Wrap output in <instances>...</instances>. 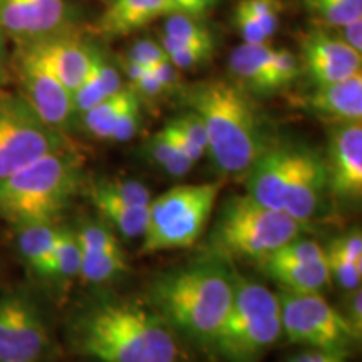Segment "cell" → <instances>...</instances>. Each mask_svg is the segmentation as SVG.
Masks as SVG:
<instances>
[{
	"instance_id": "obj_1",
	"label": "cell",
	"mask_w": 362,
	"mask_h": 362,
	"mask_svg": "<svg viewBox=\"0 0 362 362\" xmlns=\"http://www.w3.org/2000/svg\"><path fill=\"white\" fill-rule=\"evenodd\" d=\"M69 346L93 362L183 361L180 337L146 298H93L72 315Z\"/></svg>"
},
{
	"instance_id": "obj_2",
	"label": "cell",
	"mask_w": 362,
	"mask_h": 362,
	"mask_svg": "<svg viewBox=\"0 0 362 362\" xmlns=\"http://www.w3.org/2000/svg\"><path fill=\"white\" fill-rule=\"evenodd\" d=\"M233 270L220 260L180 267L153 280L146 300L180 339L210 351L228 315Z\"/></svg>"
},
{
	"instance_id": "obj_3",
	"label": "cell",
	"mask_w": 362,
	"mask_h": 362,
	"mask_svg": "<svg viewBox=\"0 0 362 362\" xmlns=\"http://www.w3.org/2000/svg\"><path fill=\"white\" fill-rule=\"evenodd\" d=\"M187 104L205 124L206 153L220 173L245 175L270 144L255 104L235 81L194 84L187 90Z\"/></svg>"
},
{
	"instance_id": "obj_4",
	"label": "cell",
	"mask_w": 362,
	"mask_h": 362,
	"mask_svg": "<svg viewBox=\"0 0 362 362\" xmlns=\"http://www.w3.org/2000/svg\"><path fill=\"white\" fill-rule=\"evenodd\" d=\"M74 146L49 153L0 180V220L12 226L56 221L81 187Z\"/></svg>"
},
{
	"instance_id": "obj_5",
	"label": "cell",
	"mask_w": 362,
	"mask_h": 362,
	"mask_svg": "<svg viewBox=\"0 0 362 362\" xmlns=\"http://www.w3.org/2000/svg\"><path fill=\"white\" fill-rule=\"evenodd\" d=\"M300 226L284 210L262 205L248 194H237L221 206L211 240L216 252L262 262L297 238Z\"/></svg>"
},
{
	"instance_id": "obj_6",
	"label": "cell",
	"mask_w": 362,
	"mask_h": 362,
	"mask_svg": "<svg viewBox=\"0 0 362 362\" xmlns=\"http://www.w3.org/2000/svg\"><path fill=\"white\" fill-rule=\"evenodd\" d=\"M223 181L178 185L151 198L143 233V253L193 247L205 233Z\"/></svg>"
},
{
	"instance_id": "obj_7",
	"label": "cell",
	"mask_w": 362,
	"mask_h": 362,
	"mask_svg": "<svg viewBox=\"0 0 362 362\" xmlns=\"http://www.w3.org/2000/svg\"><path fill=\"white\" fill-rule=\"evenodd\" d=\"M282 336L296 346L332 352L347 357L361 337L346 317L330 305L322 293H292L280 291Z\"/></svg>"
},
{
	"instance_id": "obj_8",
	"label": "cell",
	"mask_w": 362,
	"mask_h": 362,
	"mask_svg": "<svg viewBox=\"0 0 362 362\" xmlns=\"http://www.w3.org/2000/svg\"><path fill=\"white\" fill-rule=\"evenodd\" d=\"M72 143L44 123L22 94L0 90V180Z\"/></svg>"
},
{
	"instance_id": "obj_9",
	"label": "cell",
	"mask_w": 362,
	"mask_h": 362,
	"mask_svg": "<svg viewBox=\"0 0 362 362\" xmlns=\"http://www.w3.org/2000/svg\"><path fill=\"white\" fill-rule=\"evenodd\" d=\"M13 69L21 83L22 98L40 119L67 134L79 119L72 93L44 62L33 45H19Z\"/></svg>"
},
{
	"instance_id": "obj_10",
	"label": "cell",
	"mask_w": 362,
	"mask_h": 362,
	"mask_svg": "<svg viewBox=\"0 0 362 362\" xmlns=\"http://www.w3.org/2000/svg\"><path fill=\"white\" fill-rule=\"evenodd\" d=\"M49 347L47 324L35 302L19 292L0 296V362H40Z\"/></svg>"
},
{
	"instance_id": "obj_11",
	"label": "cell",
	"mask_w": 362,
	"mask_h": 362,
	"mask_svg": "<svg viewBox=\"0 0 362 362\" xmlns=\"http://www.w3.org/2000/svg\"><path fill=\"white\" fill-rule=\"evenodd\" d=\"M280 337V310H253L226 317L210 351L223 362H259Z\"/></svg>"
},
{
	"instance_id": "obj_12",
	"label": "cell",
	"mask_w": 362,
	"mask_h": 362,
	"mask_svg": "<svg viewBox=\"0 0 362 362\" xmlns=\"http://www.w3.org/2000/svg\"><path fill=\"white\" fill-rule=\"evenodd\" d=\"M0 30L17 45L35 44L72 30L66 0H0Z\"/></svg>"
},
{
	"instance_id": "obj_13",
	"label": "cell",
	"mask_w": 362,
	"mask_h": 362,
	"mask_svg": "<svg viewBox=\"0 0 362 362\" xmlns=\"http://www.w3.org/2000/svg\"><path fill=\"white\" fill-rule=\"evenodd\" d=\"M304 69L315 86L341 83L362 74V54L325 27H314L300 40Z\"/></svg>"
},
{
	"instance_id": "obj_14",
	"label": "cell",
	"mask_w": 362,
	"mask_h": 362,
	"mask_svg": "<svg viewBox=\"0 0 362 362\" xmlns=\"http://www.w3.org/2000/svg\"><path fill=\"white\" fill-rule=\"evenodd\" d=\"M329 192L342 203L362 197V121L332 124L325 161Z\"/></svg>"
},
{
	"instance_id": "obj_15",
	"label": "cell",
	"mask_w": 362,
	"mask_h": 362,
	"mask_svg": "<svg viewBox=\"0 0 362 362\" xmlns=\"http://www.w3.org/2000/svg\"><path fill=\"white\" fill-rule=\"evenodd\" d=\"M327 192L325 160L312 149L293 146L291 175H288L282 210L300 225L305 223L320 210Z\"/></svg>"
},
{
	"instance_id": "obj_16",
	"label": "cell",
	"mask_w": 362,
	"mask_h": 362,
	"mask_svg": "<svg viewBox=\"0 0 362 362\" xmlns=\"http://www.w3.org/2000/svg\"><path fill=\"white\" fill-rule=\"evenodd\" d=\"M292 155V144H269L245 173L248 197L269 208L282 210Z\"/></svg>"
},
{
	"instance_id": "obj_17",
	"label": "cell",
	"mask_w": 362,
	"mask_h": 362,
	"mask_svg": "<svg viewBox=\"0 0 362 362\" xmlns=\"http://www.w3.org/2000/svg\"><path fill=\"white\" fill-rule=\"evenodd\" d=\"M29 45H33L61 83L74 94L88 76L94 45L76 35L74 30Z\"/></svg>"
},
{
	"instance_id": "obj_18",
	"label": "cell",
	"mask_w": 362,
	"mask_h": 362,
	"mask_svg": "<svg viewBox=\"0 0 362 362\" xmlns=\"http://www.w3.org/2000/svg\"><path fill=\"white\" fill-rule=\"evenodd\" d=\"M304 106L330 124L362 121V74L341 83L315 86L304 98Z\"/></svg>"
},
{
	"instance_id": "obj_19",
	"label": "cell",
	"mask_w": 362,
	"mask_h": 362,
	"mask_svg": "<svg viewBox=\"0 0 362 362\" xmlns=\"http://www.w3.org/2000/svg\"><path fill=\"white\" fill-rule=\"evenodd\" d=\"M171 13L170 0H111L96 22V30L106 39L126 37Z\"/></svg>"
},
{
	"instance_id": "obj_20",
	"label": "cell",
	"mask_w": 362,
	"mask_h": 362,
	"mask_svg": "<svg viewBox=\"0 0 362 362\" xmlns=\"http://www.w3.org/2000/svg\"><path fill=\"white\" fill-rule=\"evenodd\" d=\"M275 47L270 44H245L235 47L228 57V69L243 89L257 94L280 90L274 72Z\"/></svg>"
},
{
	"instance_id": "obj_21",
	"label": "cell",
	"mask_w": 362,
	"mask_h": 362,
	"mask_svg": "<svg viewBox=\"0 0 362 362\" xmlns=\"http://www.w3.org/2000/svg\"><path fill=\"white\" fill-rule=\"evenodd\" d=\"M262 270L285 292L320 293L330 282L327 262H288L265 259Z\"/></svg>"
},
{
	"instance_id": "obj_22",
	"label": "cell",
	"mask_w": 362,
	"mask_h": 362,
	"mask_svg": "<svg viewBox=\"0 0 362 362\" xmlns=\"http://www.w3.org/2000/svg\"><path fill=\"white\" fill-rule=\"evenodd\" d=\"M89 197L93 206L96 208L99 218L106 223L112 232H117L124 238L143 237L148 218V206H134L107 193L94 181L89 188Z\"/></svg>"
},
{
	"instance_id": "obj_23",
	"label": "cell",
	"mask_w": 362,
	"mask_h": 362,
	"mask_svg": "<svg viewBox=\"0 0 362 362\" xmlns=\"http://www.w3.org/2000/svg\"><path fill=\"white\" fill-rule=\"evenodd\" d=\"M123 88L124 84L119 69L112 64L98 45H94L93 62H90L88 76L84 78L83 84L72 94L76 111L81 116L93 106H96L98 103L119 93Z\"/></svg>"
},
{
	"instance_id": "obj_24",
	"label": "cell",
	"mask_w": 362,
	"mask_h": 362,
	"mask_svg": "<svg viewBox=\"0 0 362 362\" xmlns=\"http://www.w3.org/2000/svg\"><path fill=\"white\" fill-rule=\"evenodd\" d=\"M59 232L56 221H40L17 226V248L34 274L51 279L52 253Z\"/></svg>"
},
{
	"instance_id": "obj_25",
	"label": "cell",
	"mask_w": 362,
	"mask_h": 362,
	"mask_svg": "<svg viewBox=\"0 0 362 362\" xmlns=\"http://www.w3.org/2000/svg\"><path fill=\"white\" fill-rule=\"evenodd\" d=\"M133 93L134 89L131 86H124L119 93L112 94V96L104 99V101L98 103L96 106L83 112L79 116L83 128L90 136H94V138L110 141L117 117L121 116V112H123L124 106L128 104L131 96H133Z\"/></svg>"
},
{
	"instance_id": "obj_26",
	"label": "cell",
	"mask_w": 362,
	"mask_h": 362,
	"mask_svg": "<svg viewBox=\"0 0 362 362\" xmlns=\"http://www.w3.org/2000/svg\"><path fill=\"white\" fill-rule=\"evenodd\" d=\"M128 272L123 248L106 252H81L79 279L84 284L99 285L111 282Z\"/></svg>"
},
{
	"instance_id": "obj_27",
	"label": "cell",
	"mask_w": 362,
	"mask_h": 362,
	"mask_svg": "<svg viewBox=\"0 0 362 362\" xmlns=\"http://www.w3.org/2000/svg\"><path fill=\"white\" fill-rule=\"evenodd\" d=\"M146 153L158 168L176 178L187 176L194 166V163L181 151L165 129H160L148 139Z\"/></svg>"
},
{
	"instance_id": "obj_28",
	"label": "cell",
	"mask_w": 362,
	"mask_h": 362,
	"mask_svg": "<svg viewBox=\"0 0 362 362\" xmlns=\"http://www.w3.org/2000/svg\"><path fill=\"white\" fill-rule=\"evenodd\" d=\"M161 39L192 47L215 49V40L211 30L203 24L200 17L185 16V13H171L165 17Z\"/></svg>"
},
{
	"instance_id": "obj_29",
	"label": "cell",
	"mask_w": 362,
	"mask_h": 362,
	"mask_svg": "<svg viewBox=\"0 0 362 362\" xmlns=\"http://www.w3.org/2000/svg\"><path fill=\"white\" fill-rule=\"evenodd\" d=\"M81 247L76 232L69 226L59 225V232L52 253L51 279L69 282L79 277Z\"/></svg>"
},
{
	"instance_id": "obj_30",
	"label": "cell",
	"mask_w": 362,
	"mask_h": 362,
	"mask_svg": "<svg viewBox=\"0 0 362 362\" xmlns=\"http://www.w3.org/2000/svg\"><path fill=\"white\" fill-rule=\"evenodd\" d=\"M305 8L317 25L325 29H339L362 19V0H305Z\"/></svg>"
},
{
	"instance_id": "obj_31",
	"label": "cell",
	"mask_w": 362,
	"mask_h": 362,
	"mask_svg": "<svg viewBox=\"0 0 362 362\" xmlns=\"http://www.w3.org/2000/svg\"><path fill=\"white\" fill-rule=\"evenodd\" d=\"M74 232L78 237L81 252H106L123 248L117 235L103 220L84 221Z\"/></svg>"
},
{
	"instance_id": "obj_32",
	"label": "cell",
	"mask_w": 362,
	"mask_h": 362,
	"mask_svg": "<svg viewBox=\"0 0 362 362\" xmlns=\"http://www.w3.org/2000/svg\"><path fill=\"white\" fill-rule=\"evenodd\" d=\"M161 47L165 49L170 62L178 71H187V69H194V67H200L202 64H205L208 59L211 57V54H214V49L181 45L166 39H161Z\"/></svg>"
},
{
	"instance_id": "obj_33",
	"label": "cell",
	"mask_w": 362,
	"mask_h": 362,
	"mask_svg": "<svg viewBox=\"0 0 362 362\" xmlns=\"http://www.w3.org/2000/svg\"><path fill=\"white\" fill-rule=\"evenodd\" d=\"M267 259L288 260V262H324L325 252L324 247L319 245L315 240L309 238H293L284 247H280L277 252L272 253Z\"/></svg>"
},
{
	"instance_id": "obj_34",
	"label": "cell",
	"mask_w": 362,
	"mask_h": 362,
	"mask_svg": "<svg viewBox=\"0 0 362 362\" xmlns=\"http://www.w3.org/2000/svg\"><path fill=\"white\" fill-rule=\"evenodd\" d=\"M96 183L106 189L107 193L115 194L121 200L134 206H148L151 202V193L148 187L134 180H107L101 178Z\"/></svg>"
},
{
	"instance_id": "obj_35",
	"label": "cell",
	"mask_w": 362,
	"mask_h": 362,
	"mask_svg": "<svg viewBox=\"0 0 362 362\" xmlns=\"http://www.w3.org/2000/svg\"><path fill=\"white\" fill-rule=\"evenodd\" d=\"M141 121V98L134 90L133 96H131L128 104L124 106L123 112H121V116L117 117L110 141L126 143L129 139H133L138 134Z\"/></svg>"
},
{
	"instance_id": "obj_36",
	"label": "cell",
	"mask_w": 362,
	"mask_h": 362,
	"mask_svg": "<svg viewBox=\"0 0 362 362\" xmlns=\"http://www.w3.org/2000/svg\"><path fill=\"white\" fill-rule=\"evenodd\" d=\"M324 252L325 257L362 264V233L359 226L330 240Z\"/></svg>"
},
{
	"instance_id": "obj_37",
	"label": "cell",
	"mask_w": 362,
	"mask_h": 362,
	"mask_svg": "<svg viewBox=\"0 0 362 362\" xmlns=\"http://www.w3.org/2000/svg\"><path fill=\"white\" fill-rule=\"evenodd\" d=\"M238 4L259 22L270 39L277 34L280 25L279 0H240Z\"/></svg>"
},
{
	"instance_id": "obj_38",
	"label": "cell",
	"mask_w": 362,
	"mask_h": 362,
	"mask_svg": "<svg viewBox=\"0 0 362 362\" xmlns=\"http://www.w3.org/2000/svg\"><path fill=\"white\" fill-rule=\"evenodd\" d=\"M330 280L342 288L344 292H352L361 288L362 284V264H354L334 257H325Z\"/></svg>"
},
{
	"instance_id": "obj_39",
	"label": "cell",
	"mask_w": 362,
	"mask_h": 362,
	"mask_svg": "<svg viewBox=\"0 0 362 362\" xmlns=\"http://www.w3.org/2000/svg\"><path fill=\"white\" fill-rule=\"evenodd\" d=\"M170 123L173 124L175 128L185 136V138L189 139L194 146L200 149L203 155H206V151H208L206 129H205V124H203V121L200 119V116H198L197 112L188 110L187 112H183V115L173 117Z\"/></svg>"
},
{
	"instance_id": "obj_40",
	"label": "cell",
	"mask_w": 362,
	"mask_h": 362,
	"mask_svg": "<svg viewBox=\"0 0 362 362\" xmlns=\"http://www.w3.org/2000/svg\"><path fill=\"white\" fill-rule=\"evenodd\" d=\"M165 59H168V56H166L161 44L153 42V40L149 39L138 40V42L131 45L128 54H126V61L134 62V64L141 67H146V69L158 64V62L165 61Z\"/></svg>"
},
{
	"instance_id": "obj_41",
	"label": "cell",
	"mask_w": 362,
	"mask_h": 362,
	"mask_svg": "<svg viewBox=\"0 0 362 362\" xmlns=\"http://www.w3.org/2000/svg\"><path fill=\"white\" fill-rule=\"evenodd\" d=\"M233 13H235L233 16L235 27H237L238 34L242 35L243 42L245 44H269L270 42V37L265 34V30L262 29L259 22L253 19L250 13L240 6V4H237Z\"/></svg>"
},
{
	"instance_id": "obj_42",
	"label": "cell",
	"mask_w": 362,
	"mask_h": 362,
	"mask_svg": "<svg viewBox=\"0 0 362 362\" xmlns=\"http://www.w3.org/2000/svg\"><path fill=\"white\" fill-rule=\"evenodd\" d=\"M344 317L349 322L357 337L362 336V292L361 288L347 292L346 307H344Z\"/></svg>"
},
{
	"instance_id": "obj_43",
	"label": "cell",
	"mask_w": 362,
	"mask_h": 362,
	"mask_svg": "<svg viewBox=\"0 0 362 362\" xmlns=\"http://www.w3.org/2000/svg\"><path fill=\"white\" fill-rule=\"evenodd\" d=\"M220 0H170L173 13H185V16L202 17L210 12Z\"/></svg>"
},
{
	"instance_id": "obj_44",
	"label": "cell",
	"mask_w": 362,
	"mask_h": 362,
	"mask_svg": "<svg viewBox=\"0 0 362 362\" xmlns=\"http://www.w3.org/2000/svg\"><path fill=\"white\" fill-rule=\"evenodd\" d=\"M287 362H347V357L332 354V352L320 351V349H305L298 351L297 354L291 356Z\"/></svg>"
},
{
	"instance_id": "obj_45",
	"label": "cell",
	"mask_w": 362,
	"mask_h": 362,
	"mask_svg": "<svg viewBox=\"0 0 362 362\" xmlns=\"http://www.w3.org/2000/svg\"><path fill=\"white\" fill-rule=\"evenodd\" d=\"M334 30H336V34L344 40V42L349 45V47L354 49L356 52L362 54V19L349 22V24Z\"/></svg>"
},
{
	"instance_id": "obj_46",
	"label": "cell",
	"mask_w": 362,
	"mask_h": 362,
	"mask_svg": "<svg viewBox=\"0 0 362 362\" xmlns=\"http://www.w3.org/2000/svg\"><path fill=\"white\" fill-rule=\"evenodd\" d=\"M6 35L0 30V86H6L11 81V62L7 56Z\"/></svg>"
},
{
	"instance_id": "obj_47",
	"label": "cell",
	"mask_w": 362,
	"mask_h": 362,
	"mask_svg": "<svg viewBox=\"0 0 362 362\" xmlns=\"http://www.w3.org/2000/svg\"><path fill=\"white\" fill-rule=\"evenodd\" d=\"M107 2H111V0H107Z\"/></svg>"
},
{
	"instance_id": "obj_48",
	"label": "cell",
	"mask_w": 362,
	"mask_h": 362,
	"mask_svg": "<svg viewBox=\"0 0 362 362\" xmlns=\"http://www.w3.org/2000/svg\"><path fill=\"white\" fill-rule=\"evenodd\" d=\"M88 362H93V361H88Z\"/></svg>"
}]
</instances>
